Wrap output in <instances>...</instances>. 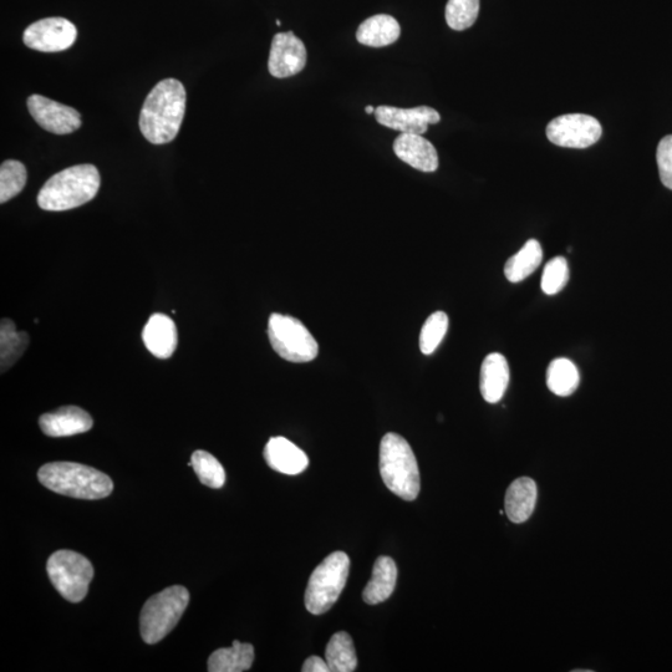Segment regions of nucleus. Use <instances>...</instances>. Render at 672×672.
I'll use <instances>...</instances> for the list:
<instances>
[{
	"instance_id": "nucleus-20",
	"label": "nucleus",
	"mask_w": 672,
	"mask_h": 672,
	"mask_svg": "<svg viewBox=\"0 0 672 672\" xmlns=\"http://www.w3.org/2000/svg\"><path fill=\"white\" fill-rule=\"evenodd\" d=\"M397 582V567L395 560L390 557L376 559L371 579L363 592L366 604L378 605L385 602L394 593Z\"/></svg>"
},
{
	"instance_id": "nucleus-25",
	"label": "nucleus",
	"mask_w": 672,
	"mask_h": 672,
	"mask_svg": "<svg viewBox=\"0 0 672 672\" xmlns=\"http://www.w3.org/2000/svg\"><path fill=\"white\" fill-rule=\"evenodd\" d=\"M325 660L333 672H353L358 666L355 646L353 639L345 631H339L330 639L327 650H325Z\"/></svg>"
},
{
	"instance_id": "nucleus-5",
	"label": "nucleus",
	"mask_w": 672,
	"mask_h": 672,
	"mask_svg": "<svg viewBox=\"0 0 672 672\" xmlns=\"http://www.w3.org/2000/svg\"><path fill=\"white\" fill-rule=\"evenodd\" d=\"M188 603L190 593L181 585L166 588L147 600L140 616L142 640L154 645L166 638L185 614Z\"/></svg>"
},
{
	"instance_id": "nucleus-34",
	"label": "nucleus",
	"mask_w": 672,
	"mask_h": 672,
	"mask_svg": "<svg viewBox=\"0 0 672 672\" xmlns=\"http://www.w3.org/2000/svg\"><path fill=\"white\" fill-rule=\"evenodd\" d=\"M375 108L373 106H366L365 111L368 112V114H375Z\"/></svg>"
},
{
	"instance_id": "nucleus-8",
	"label": "nucleus",
	"mask_w": 672,
	"mask_h": 672,
	"mask_svg": "<svg viewBox=\"0 0 672 672\" xmlns=\"http://www.w3.org/2000/svg\"><path fill=\"white\" fill-rule=\"evenodd\" d=\"M47 572L54 588L71 603H80L85 599L94 578V567L90 560L73 551L52 554Z\"/></svg>"
},
{
	"instance_id": "nucleus-11",
	"label": "nucleus",
	"mask_w": 672,
	"mask_h": 672,
	"mask_svg": "<svg viewBox=\"0 0 672 672\" xmlns=\"http://www.w3.org/2000/svg\"><path fill=\"white\" fill-rule=\"evenodd\" d=\"M28 110L33 119L52 134L69 135L80 129L81 116L78 111L42 95L30 96Z\"/></svg>"
},
{
	"instance_id": "nucleus-28",
	"label": "nucleus",
	"mask_w": 672,
	"mask_h": 672,
	"mask_svg": "<svg viewBox=\"0 0 672 672\" xmlns=\"http://www.w3.org/2000/svg\"><path fill=\"white\" fill-rule=\"evenodd\" d=\"M27 170L22 162L8 160L0 167V202L5 203L24 190Z\"/></svg>"
},
{
	"instance_id": "nucleus-17",
	"label": "nucleus",
	"mask_w": 672,
	"mask_h": 672,
	"mask_svg": "<svg viewBox=\"0 0 672 672\" xmlns=\"http://www.w3.org/2000/svg\"><path fill=\"white\" fill-rule=\"evenodd\" d=\"M142 340L147 350L156 358H171L178 341L175 322L165 314L151 315L142 332Z\"/></svg>"
},
{
	"instance_id": "nucleus-19",
	"label": "nucleus",
	"mask_w": 672,
	"mask_h": 672,
	"mask_svg": "<svg viewBox=\"0 0 672 672\" xmlns=\"http://www.w3.org/2000/svg\"><path fill=\"white\" fill-rule=\"evenodd\" d=\"M509 385L508 361L500 353L486 356L481 366L480 389L488 404H497L502 400Z\"/></svg>"
},
{
	"instance_id": "nucleus-27",
	"label": "nucleus",
	"mask_w": 672,
	"mask_h": 672,
	"mask_svg": "<svg viewBox=\"0 0 672 672\" xmlns=\"http://www.w3.org/2000/svg\"><path fill=\"white\" fill-rule=\"evenodd\" d=\"M191 462L202 485L218 490L226 483V471L211 453L202 450L193 452Z\"/></svg>"
},
{
	"instance_id": "nucleus-12",
	"label": "nucleus",
	"mask_w": 672,
	"mask_h": 672,
	"mask_svg": "<svg viewBox=\"0 0 672 672\" xmlns=\"http://www.w3.org/2000/svg\"><path fill=\"white\" fill-rule=\"evenodd\" d=\"M307 64V49L293 32L279 33L273 38L268 69L274 78L297 75Z\"/></svg>"
},
{
	"instance_id": "nucleus-4",
	"label": "nucleus",
	"mask_w": 672,
	"mask_h": 672,
	"mask_svg": "<svg viewBox=\"0 0 672 672\" xmlns=\"http://www.w3.org/2000/svg\"><path fill=\"white\" fill-rule=\"evenodd\" d=\"M380 475L385 486L405 501H415L421 488L419 465L404 437L390 432L380 444Z\"/></svg>"
},
{
	"instance_id": "nucleus-30",
	"label": "nucleus",
	"mask_w": 672,
	"mask_h": 672,
	"mask_svg": "<svg viewBox=\"0 0 672 672\" xmlns=\"http://www.w3.org/2000/svg\"><path fill=\"white\" fill-rule=\"evenodd\" d=\"M448 330V317L444 312L431 314L422 327L420 350L424 355L434 354L439 348Z\"/></svg>"
},
{
	"instance_id": "nucleus-15",
	"label": "nucleus",
	"mask_w": 672,
	"mask_h": 672,
	"mask_svg": "<svg viewBox=\"0 0 672 672\" xmlns=\"http://www.w3.org/2000/svg\"><path fill=\"white\" fill-rule=\"evenodd\" d=\"M394 151L401 161L421 172H435L439 168L435 146L421 135H400L394 142Z\"/></svg>"
},
{
	"instance_id": "nucleus-7",
	"label": "nucleus",
	"mask_w": 672,
	"mask_h": 672,
	"mask_svg": "<svg viewBox=\"0 0 672 672\" xmlns=\"http://www.w3.org/2000/svg\"><path fill=\"white\" fill-rule=\"evenodd\" d=\"M268 336L273 350L290 363H309L318 356L317 340L299 319L290 315L272 314Z\"/></svg>"
},
{
	"instance_id": "nucleus-21",
	"label": "nucleus",
	"mask_w": 672,
	"mask_h": 672,
	"mask_svg": "<svg viewBox=\"0 0 672 672\" xmlns=\"http://www.w3.org/2000/svg\"><path fill=\"white\" fill-rule=\"evenodd\" d=\"M399 22L391 15L379 14L366 19L360 25L356 39L360 44L371 48H383L394 44L400 38Z\"/></svg>"
},
{
	"instance_id": "nucleus-13",
	"label": "nucleus",
	"mask_w": 672,
	"mask_h": 672,
	"mask_svg": "<svg viewBox=\"0 0 672 672\" xmlns=\"http://www.w3.org/2000/svg\"><path fill=\"white\" fill-rule=\"evenodd\" d=\"M376 120L380 125L402 132V134L422 135L429 130V125L439 124L441 116L429 106L415 109L391 108L379 106L375 110Z\"/></svg>"
},
{
	"instance_id": "nucleus-29",
	"label": "nucleus",
	"mask_w": 672,
	"mask_h": 672,
	"mask_svg": "<svg viewBox=\"0 0 672 672\" xmlns=\"http://www.w3.org/2000/svg\"><path fill=\"white\" fill-rule=\"evenodd\" d=\"M480 13V0H448L446 22L457 32L471 28Z\"/></svg>"
},
{
	"instance_id": "nucleus-10",
	"label": "nucleus",
	"mask_w": 672,
	"mask_h": 672,
	"mask_svg": "<svg viewBox=\"0 0 672 672\" xmlns=\"http://www.w3.org/2000/svg\"><path fill=\"white\" fill-rule=\"evenodd\" d=\"M78 30L65 18L39 20L25 29L23 40L28 48L43 53H59L73 47Z\"/></svg>"
},
{
	"instance_id": "nucleus-23",
	"label": "nucleus",
	"mask_w": 672,
	"mask_h": 672,
	"mask_svg": "<svg viewBox=\"0 0 672 672\" xmlns=\"http://www.w3.org/2000/svg\"><path fill=\"white\" fill-rule=\"evenodd\" d=\"M543 249L537 239H529L521 251L509 258L504 266V276L511 283H521L541 266Z\"/></svg>"
},
{
	"instance_id": "nucleus-1",
	"label": "nucleus",
	"mask_w": 672,
	"mask_h": 672,
	"mask_svg": "<svg viewBox=\"0 0 672 672\" xmlns=\"http://www.w3.org/2000/svg\"><path fill=\"white\" fill-rule=\"evenodd\" d=\"M186 112V90L181 81L165 79L147 95L140 114V130L147 141L165 145L176 139Z\"/></svg>"
},
{
	"instance_id": "nucleus-14",
	"label": "nucleus",
	"mask_w": 672,
	"mask_h": 672,
	"mask_svg": "<svg viewBox=\"0 0 672 672\" xmlns=\"http://www.w3.org/2000/svg\"><path fill=\"white\" fill-rule=\"evenodd\" d=\"M94 421L88 412L78 406H64L40 416L39 426L49 437H69L88 432Z\"/></svg>"
},
{
	"instance_id": "nucleus-9",
	"label": "nucleus",
	"mask_w": 672,
	"mask_h": 672,
	"mask_svg": "<svg viewBox=\"0 0 672 672\" xmlns=\"http://www.w3.org/2000/svg\"><path fill=\"white\" fill-rule=\"evenodd\" d=\"M600 122L584 114L562 115L549 122L547 137L552 144L569 149H587L602 137Z\"/></svg>"
},
{
	"instance_id": "nucleus-32",
	"label": "nucleus",
	"mask_w": 672,
	"mask_h": 672,
	"mask_svg": "<svg viewBox=\"0 0 672 672\" xmlns=\"http://www.w3.org/2000/svg\"><path fill=\"white\" fill-rule=\"evenodd\" d=\"M661 182L669 190H672V135L664 137L660 141L656 151Z\"/></svg>"
},
{
	"instance_id": "nucleus-31",
	"label": "nucleus",
	"mask_w": 672,
	"mask_h": 672,
	"mask_svg": "<svg viewBox=\"0 0 672 672\" xmlns=\"http://www.w3.org/2000/svg\"><path fill=\"white\" fill-rule=\"evenodd\" d=\"M569 280L567 259L556 257L551 259L544 268L541 287L544 294L556 295L562 292Z\"/></svg>"
},
{
	"instance_id": "nucleus-26",
	"label": "nucleus",
	"mask_w": 672,
	"mask_h": 672,
	"mask_svg": "<svg viewBox=\"0 0 672 672\" xmlns=\"http://www.w3.org/2000/svg\"><path fill=\"white\" fill-rule=\"evenodd\" d=\"M580 375L572 360L559 358L553 360L547 370V386L554 395L567 397L577 391Z\"/></svg>"
},
{
	"instance_id": "nucleus-24",
	"label": "nucleus",
	"mask_w": 672,
	"mask_h": 672,
	"mask_svg": "<svg viewBox=\"0 0 672 672\" xmlns=\"http://www.w3.org/2000/svg\"><path fill=\"white\" fill-rule=\"evenodd\" d=\"M29 335L18 332L13 320L4 318L0 324V366L2 373L12 368L28 349Z\"/></svg>"
},
{
	"instance_id": "nucleus-22",
	"label": "nucleus",
	"mask_w": 672,
	"mask_h": 672,
	"mask_svg": "<svg viewBox=\"0 0 672 672\" xmlns=\"http://www.w3.org/2000/svg\"><path fill=\"white\" fill-rule=\"evenodd\" d=\"M254 648L252 644L234 640L231 648L215 651L208 659L210 672H243L252 668Z\"/></svg>"
},
{
	"instance_id": "nucleus-3",
	"label": "nucleus",
	"mask_w": 672,
	"mask_h": 672,
	"mask_svg": "<svg viewBox=\"0 0 672 672\" xmlns=\"http://www.w3.org/2000/svg\"><path fill=\"white\" fill-rule=\"evenodd\" d=\"M38 478L48 490L78 500H103L114 490L108 475L75 462L48 463L40 468Z\"/></svg>"
},
{
	"instance_id": "nucleus-16",
	"label": "nucleus",
	"mask_w": 672,
	"mask_h": 672,
	"mask_svg": "<svg viewBox=\"0 0 672 672\" xmlns=\"http://www.w3.org/2000/svg\"><path fill=\"white\" fill-rule=\"evenodd\" d=\"M264 458L272 470L288 476L300 475L309 465L307 453L285 437H272L264 448Z\"/></svg>"
},
{
	"instance_id": "nucleus-2",
	"label": "nucleus",
	"mask_w": 672,
	"mask_h": 672,
	"mask_svg": "<svg viewBox=\"0 0 672 672\" xmlns=\"http://www.w3.org/2000/svg\"><path fill=\"white\" fill-rule=\"evenodd\" d=\"M100 173L94 165H78L56 173L38 195L42 210L61 212L94 200L100 188Z\"/></svg>"
},
{
	"instance_id": "nucleus-33",
	"label": "nucleus",
	"mask_w": 672,
	"mask_h": 672,
	"mask_svg": "<svg viewBox=\"0 0 672 672\" xmlns=\"http://www.w3.org/2000/svg\"><path fill=\"white\" fill-rule=\"evenodd\" d=\"M303 672H329V665L327 660L319 658V656H310L305 660L302 668Z\"/></svg>"
},
{
	"instance_id": "nucleus-18",
	"label": "nucleus",
	"mask_w": 672,
	"mask_h": 672,
	"mask_svg": "<svg viewBox=\"0 0 672 672\" xmlns=\"http://www.w3.org/2000/svg\"><path fill=\"white\" fill-rule=\"evenodd\" d=\"M537 497V485L532 478L521 477L512 482L504 500V512L509 521L517 524L527 522L536 508Z\"/></svg>"
},
{
	"instance_id": "nucleus-6",
	"label": "nucleus",
	"mask_w": 672,
	"mask_h": 672,
	"mask_svg": "<svg viewBox=\"0 0 672 672\" xmlns=\"http://www.w3.org/2000/svg\"><path fill=\"white\" fill-rule=\"evenodd\" d=\"M350 559L344 552L330 554L315 568L305 590V608L313 615L329 612L348 582Z\"/></svg>"
}]
</instances>
